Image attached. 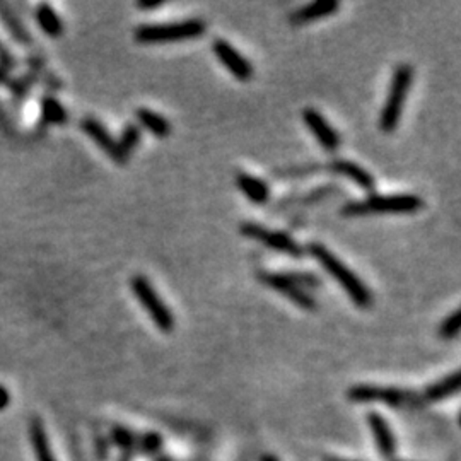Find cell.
Instances as JSON below:
<instances>
[{
  "mask_svg": "<svg viewBox=\"0 0 461 461\" xmlns=\"http://www.w3.org/2000/svg\"><path fill=\"white\" fill-rule=\"evenodd\" d=\"M424 207V200L414 193H399V195H379L371 193L364 200L345 203L340 214L345 217H359L369 214H414Z\"/></svg>",
  "mask_w": 461,
  "mask_h": 461,
  "instance_id": "2",
  "label": "cell"
},
{
  "mask_svg": "<svg viewBox=\"0 0 461 461\" xmlns=\"http://www.w3.org/2000/svg\"><path fill=\"white\" fill-rule=\"evenodd\" d=\"M325 168L332 174L354 181L357 187L366 190V192H374V188H376V180H374L373 174L360 165H357L355 161H351V159H333Z\"/></svg>",
  "mask_w": 461,
  "mask_h": 461,
  "instance_id": "12",
  "label": "cell"
},
{
  "mask_svg": "<svg viewBox=\"0 0 461 461\" xmlns=\"http://www.w3.org/2000/svg\"><path fill=\"white\" fill-rule=\"evenodd\" d=\"M347 396L355 403H371V401H381V403L392 405V407H403V405L422 403V395L400 388H389V386H374V385H355L347 392Z\"/></svg>",
  "mask_w": 461,
  "mask_h": 461,
  "instance_id": "7",
  "label": "cell"
},
{
  "mask_svg": "<svg viewBox=\"0 0 461 461\" xmlns=\"http://www.w3.org/2000/svg\"><path fill=\"white\" fill-rule=\"evenodd\" d=\"M340 9V2L338 0H316V2L306 3L301 9L294 10L289 17L291 24L294 26H303L308 22H313L323 17H328L335 14Z\"/></svg>",
  "mask_w": 461,
  "mask_h": 461,
  "instance_id": "13",
  "label": "cell"
},
{
  "mask_svg": "<svg viewBox=\"0 0 461 461\" xmlns=\"http://www.w3.org/2000/svg\"><path fill=\"white\" fill-rule=\"evenodd\" d=\"M42 115L43 120L51 125H63L67 121V118H69L67 117L65 108L60 105V101L51 98V96H48V98H44L42 101Z\"/></svg>",
  "mask_w": 461,
  "mask_h": 461,
  "instance_id": "23",
  "label": "cell"
},
{
  "mask_svg": "<svg viewBox=\"0 0 461 461\" xmlns=\"http://www.w3.org/2000/svg\"><path fill=\"white\" fill-rule=\"evenodd\" d=\"M240 233L244 237H248V240L262 243L269 250L282 253V255L292 256V258H303L306 255V248L299 241L294 240L291 234L284 233V230L269 229L265 226L248 221L240 226Z\"/></svg>",
  "mask_w": 461,
  "mask_h": 461,
  "instance_id": "6",
  "label": "cell"
},
{
  "mask_svg": "<svg viewBox=\"0 0 461 461\" xmlns=\"http://www.w3.org/2000/svg\"><path fill=\"white\" fill-rule=\"evenodd\" d=\"M414 83V67L410 63H400L393 70L392 81H389L388 94L383 105L381 117H379V128L385 133H393L400 124L403 105L410 92Z\"/></svg>",
  "mask_w": 461,
  "mask_h": 461,
  "instance_id": "4",
  "label": "cell"
},
{
  "mask_svg": "<svg viewBox=\"0 0 461 461\" xmlns=\"http://www.w3.org/2000/svg\"><path fill=\"white\" fill-rule=\"evenodd\" d=\"M460 321H461L460 310H455L453 313H449L444 319H442L439 326V337L444 338V340H451V338L458 337Z\"/></svg>",
  "mask_w": 461,
  "mask_h": 461,
  "instance_id": "26",
  "label": "cell"
},
{
  "mask_svg": "<svg viewBox=\"0 0 461 461\" xmlns=\"http://www.w3.org/2000/svg\"><path fill=\"white\" fill-rule=\"evenodd\" d=\"M113 439L117 442L120 448H124L128 451V449H132L133 446L137 444L135 437L132 436V433H128V430L124 429V427H120V429H115L113 430Z\"/></svg>",
  "mask_w": 461,
  "mask_h": 461,
  "instance_id": "27",
  "label": "cell"
},
{
  "mask_svg": "<svg viewBox=\"0 0 461 461\" xmlns=\"http://www.w3.org/2000/svg\"><path fill=\"white\" fill-rule=\"evenodd\" d=\"M81 126H83L84 132L87 133L89 139L94 140L96 146L101 149V151L105 152V154L115 162V165H118V166L126 165L128 158H125V156L121 154V151H120V147H118V142L115 140V137L111 135L110 130H108L106 126L98 120V118H94V117L84 118V120L81 121Z\"/></svg>",
  "mask_w": 461,
  "mask_h": 461,
  "instance_id": "11",
  "label": "cell"
},
{
  "mask_svg": "<svg viewBox=\"0 0 461 461\" xmlns=\"http://www.w3.org/2000/svg\"><path fill=\"white\" fill-rule=\"evenodd\" d=\"M367 422H369L371 433H373L374 441H376L379 453H381L385 458H393V456H395L396 444L386 420L379 414H376V412H373V414L367 415Z\"/></svg>",
  "mask_w": 461,
  "mask_h": 461,
  "instance_id": "15",
  "label": "cell"
},
{
  "mask_svg": "<svg viewBox=\"0 0 461 461\" xmlns=\"http://www.w3.org/2000/svg\"><path fill=\"white\" fill-rule=\"evenodd\" d=\"M323 166H319L318 162H308V165H297V166H289V168H282L275 171V178L278 181H291V180H303V178L310 176V174L318 173L321 171Z\"/></svg>",
  "mask_w": 461,
  "mask_h": 461,
  "instance_id": "22",
  "label": "cell"
},
{
  "mask_svg": "<svg viewBox=\"0 0 461 461\" xmlns=\"http://www.w3.org/2000/svg\"><path fill=\"white\" fill-rule=\"evenodd\" d=\"M262 461H278V460L275 458L274 455H265V456H263V458H262Z\"/></svg>",
  "mask_w": 461,
  "mask_h": 461,
  "instance_id": "32",
  "label": "cell"
},
{
  "mask_svg": "<svg viewBox=\"0 0 461 461\" xmlns=\"http://www.w3.org/2000/svg\"><path fill=\"white\" fill-rule=\"evenodd\" d=\"M207 24L202 19H183L161 24H140L133 31V38L140 44H165L195 40L206 35Z\"/></svg>",
  "mask_w": 461,
  "mask_h": 461,
  "instance_id": "3",
  "label": "cell"
},
{
  "mask_svg": "<svg viewBox=\"0 0 461 461\" xmlns=\"http://www.w3.org/2000/svg\"><path fill=\"white\" fill-rule=\"evenodd\" d=\"M335 461H345V460H335Z\"/></svg>",
  "mask_w": 461,
  "mask_h": 461,
  "instance_id": "33",
  "label": "cell"
},
{
  "mask_svg": "<svg viewBox=\"0 0 461 461\" xmlns=\"http://www.w3.org/2000/svg\"><path fill=\"white\" fill-rule=\"evenodd\" d=\"M29 436H31V444L35 449L36 460L38 461H57L53 458L50 451V444H48L47 433L43 429V424L40 420H33L29 426Z\"/></svg>",
  "mask_w": 461,
  "mask_h": 461,
  "instance_id": "20",
  "label": "cell"
},
{
  "mask_svg": "<svg viewBox=\"0 0 461 461\" xmlns=\"http://www.w3.org/2000/svg\"><path fill=\"white\" fill-rule=\"evenodd\" d=\"M140 137H142V132H140V128L135 124L125 125L124 132H121L120 135V140H117L118 147H120L121 154H124L125 158H128V156L139 147Z\"/></svg>",
  "mask_w": 461,
  "mask_h": 461,
  "instance_id": "24",
  "label": "cell"
},
{
  "mask_svg": "<svg viewBox=\"0 0 461 461\" xmlns=\"http://www.w3.org/2000/svg\"><path fill=\"white\" fill-rule=\"evenodd\" d=\"M139 446L144 453H154L158 451L159 446H161V437H159L158 434H147V436H144L142 439H140Z\"/></svg>",
  "mask_w": 461,
  "mask_h": 461,
  "instance_id": "28",
  "label": "cell"
},
{
  "mask_svg": "<svg viewBox=\"0 0 461 461\" xmlns=\"http://www.w3.org/2000/svg\"><path fill=\"white\" fill-rule=\"evenodd\" d=\"M460 392V371L448 374L437 383H433L424 392L422 400L426 401H441L446 399H451L453 395Z\"/></svg>",
  "mask_w": 461,
  "mask_h": 461,
  "instance_id": "16",
  "label": "cell"
},
{
  "mask_svg": "<svg viewBox=\"0 0 461 461\" xmlns=\"http://www.w3.org/2000/svg\"><path fill=\"white\" fill-rule=\"evenodd\" d=\"M165 6V0H154V2H149V0H140L137 2V7L142 10H151V9H158V7Z\"/></svg>",
  "mask_w": 461,
  "mask_h": 461,
  "instance_id": "30",
  "label": "cell"
},
{
  "mask_svg": "<svg viewBox=\"0 0 461 461\" xmlns=\"http://www.w3.org/2000/svg\"><path fill=\"white\" fill-rule=\"evenodd\" d=\"M0 19L3 21V24L7 26V29H9V33L14 36L16 42H19L21 44L31 43V36H29V33L26 31L24 26L21 24L19 17L16 16V12H14L7 3H0Z\"/></svg>",
  "mask_w": 461,
  "mask_h": 461,
  "instance_id": "21",
  "label": "cell"
},
{
  "mask_svg": "<svg viewBox=\"0 0 461 461\" xmlns=\"http://www.w3.org/2000/svg\"><path fill=\"white\" fill-rule=\"evenodd\" d=\"M294 284L299 285L304 291H316L318 287H321V278L318 277L315 272H308V270H287L284 272Z\"/></svg>",
  "mask_w": 461,
  "mask_h": 461,
  "instance_id": "25",
  "label": "cell"
},
{
  "mask_svg": "<svg viewBox=\"0 0 461 461\" xmlns=\"http://www.w3.org/2000/svg\"><path fill=\"white\" fill-rule=\"evenodd\" d=\"M130 289L135 294V297L139 299L144 311L151 316L156 328L162 333L173 332L174 325H176V319H174L173 313H171L168 304L162 301V297L159 296L156 287L152 285V282L149 280L146 275H133V277L130 278Z\"/></svg>",
  "mask_w": 461,
  "mask_h": 461,
  "instance_id": "5",
  "label": "cell"
},
{
  "mask_svg": "<svg viewBox=\"0 0 461 461\" xmlns=\"http://www.w3.org/2000/svg\"><path fill=\"white\" fill-rule=\"evenodd\" d=\"M9 400H10L9 392H7L3 386H0V410H2V408H6L7 405H9Z\"/></svg>",
  "mask_w": 461,
  "mask_h": 461,
  "instance_id": "31",
  "label": "cell"
},
{
  "mask_svg": "<svg viewBox=\"0 0 461 461\" xmlns=\"http://www.w3.org/2000/svg\"><path fill=\"white\" fill-rule=\"evenodd\" d=\"M304 248H306V253H310L316 262L321 265V269L325 270L337 284H340V287L344 289L345 294L351 297V301L359 310H369V308L373 306V292L364 284L362 278H360L354 270L349 269L335 253L330 251L328 248L321 243H310Z\"/></svg>",
  "mask_w": 461,
  "mask_h": 461,
  "instance_id": "1",
  "label": "cell"
},
{
  "mask_svg": "<svg viewBox=\"0 0 461 461\" xmlns=\"http://www.w3.org/2000/svg\"><path fill=\"white\" fill-rule=\"evenodd\" d=\"M36 21H38L40 28L43 29L44 35L51 36V38H58L63 33V22L55 9L48 3H42L36 9Z\"/></svg>",
  "mask_w": 461,
  "mask_h": 461,
  "instance_id": "19",
  "label": "cell"
},
{
  "mask_svg": "<svg viewBox=\"0 0 461 461\" xmlns=\"http://www.w3.org/2000/svg\"><path fill=\"white\" fill-rule=\"evenodd\" d=\"M344 188L338 187L335 183H328V185H321V187H316L310 192L303 193V195H296L294 196V203L292 209H297V207H311V206H318V203L326 202L330 199H335V196L342 195Z\"/></svg>",
  "mask_w": 461,
  "mask_h": 461,
  "instance_id": "17",
  "label": "cell"
},
{
  "mask_svg": "<svg viewBox=\"0 0 461 461\" xmlns=\"http://www.w3.org/2000/svg\"><path fill=\"white\" fill-rule=\"evenodd\" d=\"M212 51L217 57V60L226 67V70L230 76L236 77L241 83H248L253 77V74H255L251 62L240 50H236L228 40L215 38L212 42Z\"/></svg>",
  "mask_w": 461,
  "mask_h": 461,
  "instance_id": "9",
  "label": "cell"
},
{
  "mask_svg": "<svg viewBox=\"0 0 461 461\" xmlns=\"http://www.w3.org/2000/svg\"><path fill=\"white\" fill-rule=\"evenodd\" d=\"M236 187L240 188L241 193H243L251 203H255L256 207L267 206V203L270 202V195H272V193H270V187L262 178L240 171V173L236 174Z\"/></svg>",
  "mask_w": 461,
  "mask_h": 461,
  "instance_id": "14",
  "label": "cell"
},
{
  "mask_svg": "<svg viewBox=\"0 0 461 461\" xmlns=\"http://www.w3.org/2000/svg\"><path fill=\"white\" fill-rule=\"evenodd\" d=\"M303 121L308 126L311 133L315 135V139L318 140V144L325 149L326 152H335L342 146L340 133L330 125V121L319 113L315 108H304L303 111Z\"/></svg>",
  "mask_w": 461,
  "mask_h": 461,
  "instance_id": "10",
  "label": "cell"
},
{
  "mask_svg": "<svg viewBox=\"0 0 461 461\" xmlns=\"http://www.w3.org/2000/svg\"><path fill=\"white\" fill-rule=\"evenodd\" d=\"M135 118L144 128H147L149 132L158 137V139H166L171 133V124L168 118L149 110V108H139V110L135 111Z\"/></svg>",
  "mask_w": 461,
  "mask_h": 461,
  "instance_id": "18",
  "label": "cell"
},
{
  "mask_svg": "<svg viewBox=\"0 0 461 461\" xmlns=\"http://www.w3.org/2000/svg\"><path fill=\"white\" fill-rule=\"evenodd\" d=\"M14 65H16V60H14L12 53H9L7 48L0 43V69L9 70V69H12Z\"/></svg>",
  "mask_w": 461,
  "mask_h": 461,
  "instance_id": "29",
  "label": "cell"
},
{
  "mask_svg": "<svg viewBox=\"0 0 461 461\" xmlns=\"http://www.w3.org/2000/svg\"><path fill=\"white\" fill-rule=\"evenodd\" d=\"M258 280L263 285H267L272 291L278 292L280 296L287 297L292 304H296L297 308L304 311H315L318 308V303L313 297V294L301 289L299 285L294 284L291 278L287 277L284 272H269V270H262L258 272Z\"/></svg>",
  "mask_w": 461,
  "mask_h": 461,
  "instance_id": "8",
  "label": "cell"
}]
</instances>
